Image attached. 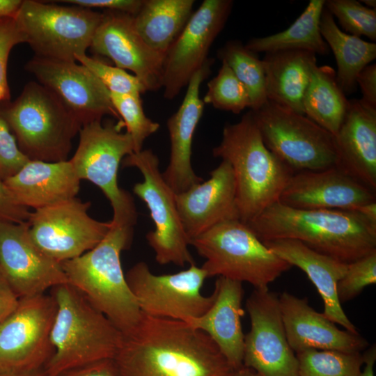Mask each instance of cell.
Masks as SVG:
<instances>
[{
  "instance_id": "7c38bea8",
  "label": "cell",
  "mask_w": 376,
  "mask_h": 376,
  "mask_svg": "<svg viewBox=\"0 0 376 376\" xmlns=\"http://www.w3.org/2000/svg\"><path fill=\"white\" fill-rule=\"evenodd\" d=\"M57 305L42 293L19 298L0 323V373L42 370L54 354L50 339Z\"/></svg>"
},
{
  "instance_id": "d4e9b609",
  "label": "cell",
  "mask_w": 376,
  "mask_h": 376,
  "mask_svg": "<svg viewBox=\"0 0 376 376\" xmlns=\"http://www.w3.org/2000/svg\"><path fill=\"white\" fill-rule=\"evenodd\" d=\"M334 136L336 166L375 192L376 110L350 100L347 113Z\"/></svg>"
},
{
  "instance_id": "f907efd6",
  "label": "cell",
  "mask_w": 376,
  "mask_h": 376,
  "mask_svg": "<svg viewBox=\"0 0 376 376\" xmlns=\"http://www.w3.org/2000/svg\"><path fill=\"white\" fill-rule=\"evenodd\" d=\"M230 376H260V375L252 368L242 366L235 369Z\"/></svg>"
},
{
  "instance_id": "c3c4849f",
  "label": "cell",
  "mask_w": 376,
  "mask_h": 376,
  "mask_svg": "<svg viewBox=\"0 0 376 376\" xmlns=\"http://www.w3.org/2000/svg\"><path fill=\"white\" fill-rule=\"evenodd\" d=\"M22 3L21 0H0V17H14Z\"/></svg>"
},
{
  "instance_id": "277c9868",
  "label": "cell",
  "mask_w": 376,
  "mask_h": 376,
  "mask_svg": "<svg viewBox=\"0 0 376 376\" xmlns=\"http://www.w3.org/2000/svg\"><path fill=\"white\" fill-rule=\"evenodd\" d=\"M212 155L232 167L240 219L245 224L279 200L295 173L267 148L251 110L239 122L224 126Z\"/></svg>"
},
{
  "instance_id": "d590c367",
  "label": "cell",
  "mask_w": 376,
  "mask_h": 376,
  "mask_svg": "<svg viewBox=\"0 0 376 376\" xmlns=\"http://www.w3.org/2000/svg\"><path fill=\"white\" fill-rule=\"evenodd\" d=\"M110 97L132 139L134 152H140L146 139L158 130L159 124L146 116L140 95L110 93Z\"/></svg>"
},
{
  "instance_id": "ffe728a7",
  "label": "cell",
  "mask_w": 376,
  "mask_h": 376,
  "mask_svg": "<svg viewBox=\"0 0 376 376\" xmlns=\"http://www.w3.org/2000/svg\"><path fill=\"white\" fill-rule=\"evenodd\" d=\"M279 201L299 210L354 211L376 199L375 191L334 166L323 170L295 172Z\"/></svg>"
},
{
  "instance_id": "7dc6e473",
  "label": "cell",
  "mask_w": 376,
  "mask_h": 376,
  "mask_svg": "<svg viewBox=\"0 0 376 376\" xmlns=\"http://www.w3.org/2000/svg\"><path fill=\"white\" fill-rule=\"evenodd\" d=\"M363 354L365 367L359 376H374V364L376 360L375 345H371Z\"/></svg>"
},
{
  "instance_id": "6da1fadb",
  "label": "cell",
  "mask_w": 376,
  "mask_h": 376,
  "mask_svg": "<svg viewBox=\"0 0 376 376\" xmlns=\"http://www.w3.org/2000/svg\"><path fill=\"white\" fill-rule=\"evenodd\" d=\"M113 361L118 376H230L235 370L205 333L144 313Z\"/></svg>"
},
{
  "instance_id": "5b68a950",
  "label": "cell",
  "mask_w": 376,
  "mask_h": 376,
  "mask_svg": "<svg viewBox=\"0 0 376 376\" xmlns=\"http://www.w3.org/2000/svg\"><path fill=\"white\" fill-rule=\"evenodd\" d=\"M57 309L50 339L54 354L43 370L58 376L95 361L113 359L123 333L77 288L70 283L50 289Z\"/></svg>"
},
{
  "instance_id": "f546056e",
  "label": "cell",
  "mask_w": 376,
  "mask_h": 376,
  "mask_svg": "<svg viewBox=\"0 0 376 376\" xmlns=\"http://www.w3.org/2000/svg\"><path fill=\"white\" fill-rule=\"evenodd\" d=\"M320 33L335 56L337 81L344 93L357 89L359 74L376 58V44L340 29L334 17L324 7L320 19Z\"/></svg>"
},
{
  "instance_id": "52a82bcc",
  "label": "cell",
  "mask_w": 376,
  "mask_h": 376,
  "mask_svg": "<svg viewBox=\"0 0 376 376\" xmlns=\"http://www.w3.org/2000/svg\"><path fill=\"white\" fill-rule=\"evenodd\" d=\"M3 118L15 133L21 151L29 160H68L72 141L81 124L48 88L28 83Z\"/></svg>"
},
{
  "instance_id": "ac0fdd59",
  "label": "cell",
  "mask_w": 376,
  "mask_h": 376,
  "mask_svg": "<svg viewBox=\"0 0 376 376\" xmlns=\"http://www.w3.org/2000/svg\"><path fill=\"white\" fill-rule=\"evenodd\" d=\"M0 269L19 298L45 293L68 283L61 263L31 239L28 221L0 219Z\"/></svg>"
},
{
  "instance_id": "4fadbf2b",
  "label": "cell",
  "mask_w": 376,
  "mask_h": 376,
  "mask_svg": "<svg viewBox=\"0 0 376 376\" xmlns=\"http://www.w3.org/2000/svg\"><path fill=\"white\" fill-rule=\"evenodd\" d=\"M125 278L141 311L148 315L186 321L204 314L214 301L213 293L205 296L201 292L207 276L196 263L178 273L156 275L141 261Z\"/></svg>"
},
{
  "instance_id": "f6af8a7d",
  "label": "cell",
  "mask_w": 376,
  "mask_h": 376,
  "mask_svg": "<svg viewBox=\"0 0 376 376\" xmlns=\"http://www.w3.org/2000/svg\"><path fill=\"white\" fill-rule=\"evenodd\" d=\"M58 376H118L113 359H103L67 370Z\"/></svg>"
},
{
  "instance_id": "d6a6232c",
  "label": "cell",
  "mask_w": 376,
  "mask_h": 376,
  "mask_svg": "<svg viewBox=\"0 0 376 376\" xmlns=\"http://www.w3.org/2000/svg\"><path fill=\"white\" fill-rule=\"evenodd\" d=\"M218 57L232 70L246 88L250 98V109L256 111L267 101L265 75L262 60L257 53L240 41L227 42L218 51Z\"/></svg>"
},
{
  "instance_id": "ab89813d",
  "label": "cell",
  "mask_w": 376,
  "mask_h": 376,
  "mask_svg": "<svg viewBox=\"0 0 376 376\" xmlns=\"http://www.w3.org/2000/svg\"><path fill=\"white\" fill-rule=\"evenodd\" d=\"M29 158L21 151L6 120L0 116V180L17 173Z\"/></svg>"
},
{
  "instance_id": "7bdbcfd3",
  "label": "cell",
  "mask_w": 376,
  "mask_h": 376,
  "mask_svg": "<svg viewBox=\"0 0 376 376\" xmlns=\"http://www.w3.org/2000/svg\"><path fill=\"white\" fill-rule=\"evenodd\" d=\"M56 2L68 3L75 6L92 8H104L135 15L141 8L143 0H65Z\"/></svg>"
},
{
  "instance_id": "8d00e7d4",
  "label": "cell",
  "mask_w": 376,
  "mask_h": 376,
  "mask_svg": "<svg viewBox=\"0 0 376 376\" xmlns=\"http://www.w3.org/2000/svg\"><path fill=\"white\" fill-rule=\"evenodd\" d=\"M324 7L336 17L342 29L350 35L376 40V9L356 0H327Z\"/></svg>"
},
{
  "instance_id": "7402d4cb",
  "label": "cell",
  "mask_w": 376,
  "mask_h": 376,
  "mask_svg": "<svg viewBox=\"0 0 376 376\" xmlns=\"http://www.w3.org/2000/svg\"><path fill=\"white\" fill-rule=\"evenodd\" d=\"M279 300L287 340L295 353L307 349L361 352L368 346L359 334L338 329L317 312L307 298L283 292Z\"/></svg>"
},
{
  "instance_id": "cb8c5ba5",
  "label": "cell",
  "mask_w": 376,
  "mask_h": 376,
  "mask_svg": "<svg viewBox=\"0 0 376 376\" xmlns=\"http://www.w3.org/2000/svg\"><path fill=\"white\" fill-rule=\"evenodd\" d=\"M212 293L210 308L202 315L185 322L208 335L231 367L239 368L243 366L244 343L241 322L242 283L218 276Z\"/></svg>"
},
{
  "instance_id": "603a6c76",
  "label": "cell",
  "mask_w": 376,
  "mask_h": 376,
  "mask_svg": "<svg viewBox=\"0 0 376 376\" xmlns=\"http://www.w3.org/2000/svg\"><path fill=\"white\" fill-rule=\"evenodd\" d=\"M212 59H207L192 76L178 111L167 120L170 138V158L162 175L175 194L184 192L203 182L191 165V146L194 134L203 115L204 102L200 98V87L209 75Z\"/></svg>"
},
{
  "instance_id": "bcb514c9",
  "label": "cell",
  "mask_w": 376,
  "mask_h": 376,
  "mask_svg": "<svg viewBox=\"0 0 376 376\" xmlns=\"http://www.w3.org/2000/svg\"><path fill=\"white\" fill-rule=\"evenodd\" d=\"M19 297L0 269V323L16 308Z\"/></svg>"
},
{
  "instance_id": "ba28073f",
  "label": "cell",
  "mask_w": 376,
  "mask_h": 376,
  "mask_svg": "<svg viewBox=\"0 0 376 376\" xmlns=\"http://www.w3.org/2000/svg\"><path fill=\"white\" fill-rule=\"evenodd\" d=\"M122 120H95L79 130L77 149L69 159L80 180L97 186L113 209L111 221L134 227L137 212L132 195L118 184V171L123 158L134 152L132 139Z\"/></svg>"
},
{
  "instance_id": "83f0119b",
  "label": "cell",
  "mask_w": 376,
  "mask_h": 376,
  "mask_svg": "<svg viewBox=\"0 0 376 376\" xmlns=\"http://www.w3.org/2000/svg\"><path fill=\"white\" fill-rule=\"evenodd\" d=\"M268 100L304 114L303 101L314 68L316 55L303 50L265 53L262 59Z\"/></svg>"
},
{
  "instance_id": "2e32d148",
  "label": "cell",
  "mask_w": 376,
  "mask_h": 376,
  "mask_svg": "<svg viewBox=\"0 0 376 376\" xmlns=\"http://www.w3.org/2000/svg\"><path fill=\"white\" fill-rule=\"evenodd\" d=\"M233 4L231 0H205L191 14L164 56V98L172 100L178 95L208 59L209 49L223 29Z\"/></svg>"
},
{
  "instance_id": "1f68e13d",
  "label": "cell",
  "mask_w": 376,
  "mask_h": 376,
  "mask_svg": "<svg viewBox=\"0 0 376 376\" xmlns=\"http://www.w3.org/2000/svg\"><path fill=\"white\" fill-rule=\"evenodd\" d=\"M349 107L350 100L337 81L336 71L329 65H317L304 97V115L334 136Z\"/></svg>"
},
{
  "instance_id": "30bf717a",
  "label": "cell",
  "mask_w": 376,
  "mask_h": 376,
  "mask_svg": "<svg viewBox=\"0 0 376 376\" xmlns=\"http://www.w3.org/2000/svg\"><path fill=\"white\" fill-rule=\"evenodd\" d=\"M252 113L267 148L295 172L336 166L334 135L306 116L268 100Z\"/></svg>"
},
{
  "instance_id": "8992f818",
  "label": "cell",
  "mask_w": 376,
  "mask_h": 376,
  "mask_svg": "<svg viewBox=\"0 0 376 376\" xmlns=\"http://www.w3.org/2000/svg\"><path fill=\"white\" fill-rule=\"evenodd\" d=\"M193 246L205 261L207 278L222 276L247 282L256 290L269 285L292 266L262 242L240 219L221 222L193 239Z\"/></svg>"
},
{
  "instance_id": "681fc988",
  "label": "cell",
  "mask_w": 376,
  "mask_h": 376,
  "mask_svg": "<svg viewBox=\"0 0 376 376\" xmlns=\"http://www.w3.org/2000/svg\"><path fill=\"white\" fill-rule=\"evenodd\" d=\"M370 222L376 224V201L360 206L356 210Z\"/></svg>"
},
{
  "instance_id": "3957f363",
  "label": "cell",
  "mask_w": 376,
  "mask_h": 376,
  "mask_svg": "<svg viewBox=\"0 0 376 376\" xmlns=\"http://www.w3.org/2000/svg\"><path fill=\"white\" fill-rule=\"evenodd\" d=\"M134 227L111 221L104 238L81 256L61 263L68 283L79 290L122 333H130L143 313L122 268L120 254L130 249Z\"/></svg>"
},
{
  "instance_id": "f5cc1de1",
  "label": "cell",
  "mask_w": 376,
  "mask_h": 376,
  "mask_svg": "<svg viewBox=\"0 0 376 376\" xmlns=\"http://www.w3.org/2000/svg\"><path fill=\"white\" fill-rule=\"evenodd\" d=\"M361 2L366 4V6L370 8L376 9L375 0H362Z\"/></svg>"
},
{
  "instance_id": "e0dca14e",
  "label": "cell",
  "mask_w": 376,
  "mask_h": 376,
  "mask_svg": "<svg viewBox=\"0 0 376 376\" xmlns=\"http://www.w3.org/2000/svg\"><path fill=\"white\" fill-rule=\"evenodd\" d=\"M25 68L61 101L81 127L106 115L121 120L109 90L83 65L35 56Z\"/></svg>"
},
{
  "instance_id": "74e56055",
  "label": "cell",
  "mask_w": 376,
  "mask_h": 376,
  "mask_svg": "<svg viewBox=\"0 0 376 376\" xmlns=\"http://www.w3.org/2000/svg\"><path fill=\"white\" fill-rule=\"evenodd\" d=\"M75 61L87 68L111 93L141 95L146 91L135 75L97 58L81 54L76 56Z\"/></svg>"
},
{
  "instance_id": "8fae6325",
  "label": "cell",
  "mask_w": 376,
  "mask_h": 376,
  "mask_svg": "<svg viewBox=\"0 0 376 376\" xmlns=\"http://www.w3.org/2000/svg\"><path fill=\"white\" fill-rule=\"evenodd\" d=\"M122 165L135 167L143 175V180L134 185L133 192L146 203L154 223V230L146 237L156 261L180 267L195 264L178 211L175 194L163 178L157 156L150 149L142 150L125 157Z\"/></svg>"
},
{
  "instance_id": "4316f807",
  "label": "cell",
  "mask_w": 376,
  "mask_h": 376,
  "mask_svg": "<svg viewBox=\"0 0 376 376\" xmlns=\"http://www.w3.org/2000/svg\"><path fill=\"white\" fill-rule=\"evenodd\" d=\"M80 180L69 159L29 160L3 182L20 205L38 210L75 198Z\"/></svg>"
},
{
  "instance_id": "d6986e66",
  "label": "cell",
  "mask_w": 376,
  "mask_h": 376,
  "mask_svg": "<svg viewBox=\"0 0 376 376\" xmlns=\"http://www.w3.org/2000/svg\"><path fill=\"white\" fill-rule=\"evenodd\" d=\"M90 47L95 54L111 58L116 67L132 71L146 91L162 88L164 56L141 38L133 15L106 10Z\"/></svg>"
},
{
  "instance_id": "e575fe53",
  "label": "cell",
  "mask_w": 376,
  "mask_h": 376,
  "mask_svg": "<svg viewBox=\"0 0 376 376\" xmlns=\"http://www.w3.org/2000/svg\"><path fill=\"white\" fill-rule=\"evenodd\" d=\"M203 101L215 109L238 114L251 106L249 93L230 67L224 61L218 74L207 83Z\"/></svg>"
},
{
  "instance_id": "ee69618b",
  "label": "cell",
  "mask_w": 376,
  "mask_h": 376,
  "mask_svg": "<svg viewBox=\"0 0 376 376\" xmlns=\"http://www.w3.org/2000/svg\"><path fill=\"white\" fill-rule=\"evenodd\" d=\"M357 84L362 97L359 100L365 106L376 110V64L367 65L358 75Z\"/></svg>"
},
{
  "instance_id": "f35d334b",
  "label": "cell",
  "mask_w": 376,
  "mask_h": 376,
  "mask_svg": "<svg viewBox=\"0 0 376 376\" xmlns=\"http://www.w3.org/2000/svg\"><path fill=\"white\" fill-rule=\"evenodd\" d=\"M376 283V251L348 263L343 276L337 283L340 304L356 297L365 287Z\"/></svg>"
},
{
  "instance_id": "816d5d0a",
  "label": "cell",
  "mask_w": 376,
  "mask_h": 376,
  "mask_svg": "<svg viewBox=\"0 0 376 376\" xmlns=\"http://www.w3.org/2000/svg\"><path fill=\"white\" fill-rule=\"evenodd\" d=\"M0 376H47L43 369L29 373H3Z\"/></svg>"
},
{
  "instance_id": "836d02e7",
  "label": "cell",
  "mask_w": 376,
  "mask_h": 376,
  "mask_svg": "<svg viewBox=\"0 0 376 376\" xmlns=\"http://www.w3.org/2000/svg\"><path fill=\"white\" fill-rule=\"evenodd\" d=\"M295 354L298 376H359L363 364L361 352L307 349Z\"/></svg>"
},
{
  "instance_id": "f1b7e54d",
  "label": "cell",
  "mask_w": 376,
  "mask_h": 376,
  "mask_svg": "<svg viewBox=\"0 0 376 376\" xmlns=\"http://www.w3.org/2000/svg\"><path fill=\"white\" fill-rule=\"evenodd\" d=\"M194 0H143L133 16L134 27L145 42L165 56L191 15Z\"/></svg>"
},
{
  "instance_id": "4dcf8cb0",
  "label": "cell",
  "mask_w": 376,
  "mask_h": 376,
  "mask_svg": "<svg viewBox=\"0 0 376 376\" xmlns=\"http://www.w3.org/2000/svg\"><path fill=\"white\" fill-rule=\"evenodd\" d=\"M324 0H311L301 14L285 30L250 40L245 47L255 52L303 50L320 55L329 54L320 33V19Z\"/></svg>"
},
{
  "instance_id": "60d3db41",
  "label": "cell",
  "mask_w": 376,
  "mask_h": 376,
  "mask_svg": "<svg viewBox=\"0 0 376 376\" xmlns=\"http://www.w3.org/2000/svg\"><path fill=\"white\" fill-rule=\"evenodd\" d=\"M25 42L14 17H0V102L9 98L7 63L12 48Z\"/></svg>"
},
{
  "instance_id": "44dd1931",
  "label": "cell",
  "mask_w": 376,
  "mask_h": 376,
  "mask_svg": "<svg viewBox=\"0 0 376 376\" xmlns=\"http://www.w3.org/2000/svg\"><path fill=\"white\" fill-rule=\"evenodd\" d=\"M210 178L175 194V202L185 233L191 241L217 224L240 219L236 184L232 167L222 160Z\"/></svg>"
},
{
  "instance_id": "b9f144b4",
  "label": "cell",
  "mask_w": 376,
  "mask_h": 376,
  "mask_svg": "<svg viewBox=\"0 0 376 376\" xmlns=\"http://www.w3.org/2000/svg\"><path fill=\"white\" fill-rule=\"evenodd\" d=\"M31 212L20 205L0 180V219L16 224L28 221Z\"/></svg>"
},
{
  "instance_id": "9c48e42d",
  "label": "cell",
  "mask_w": 376,
  "mask_h": 376,
  "mask_svg": "<svg viewBox=\"0 0 376 376\" xmlns=\"http://www.w3.org/2000/svg\"><path fill=\"white\" fill-rule=\"evenodd\" d=\"M14 18L36 56L75 61L91 47L103 13L25 0Z\"/></svg>"
},
{
  "instance_id": "484cf974",
  "label": "cell",
  "mask_w": 376,
  "mask_h": 376,
  "mask_svg": "<svg viewBox=\"0 0 376 376\" xmlns=\"http://www.w3.org/2000/svg\"><path fill=\"white\" fill-rule=\"evenodd\" d=\"M263 242L292 267L296 266L305 272L322 297V313L327 318L353 334H359L337 296V283L346 271L347 263L318 253L295 240L279 239Z\"/></svg>"
},
{
  "instance_id": "9a60e30c",
  "label": "cell",
  "mask_w": 376,
  "mask_h": 376,
  "mask_svg": "<svg viewBox=\"0 0 376 376\" xmlns=\"http://www.w3.org/2000/svg\"><path fill=\"white\" fill-rule=\"evenodd\" d=\"M246 308L251 328L244 335L243 366L260 376H298V361L287 340L279 295L254 289Z\"/></svg>"
},
{
  "instance_id": "5bb4252c",
  "label": "cell",
  "mask_w": 376,
  "mask_h": 376,
  "mask_svg": "<svg viewBox=\"0 0 376 376\" xmlns=\"http://www.w3.org/2000/svg\"><path fill=\"white\" fill-rule=\"evenodd\" d=\"M91 202L75 198L31 212L30 236L48 256L58 263L77 258L95 247L107 235L111 221L88 214Z\"/></svg>"
},
{
  "instance_id": "7a4b0ae2",
  "label": "cell",
  "mask_w": 376,
  "mask_h": 376,
  "mask_svg": "<svg viewBox=\"0 0 376 376\" xmlns=\"http://www.w3.org/2000/svg\"><path fill=\"white\" fill-rule=\"evenodd\" d=\"M246 224L262 242L295 240L347 264L376 251V224L357 211L299 210L278 201Z\"/></svg>"
}]
</instances>
